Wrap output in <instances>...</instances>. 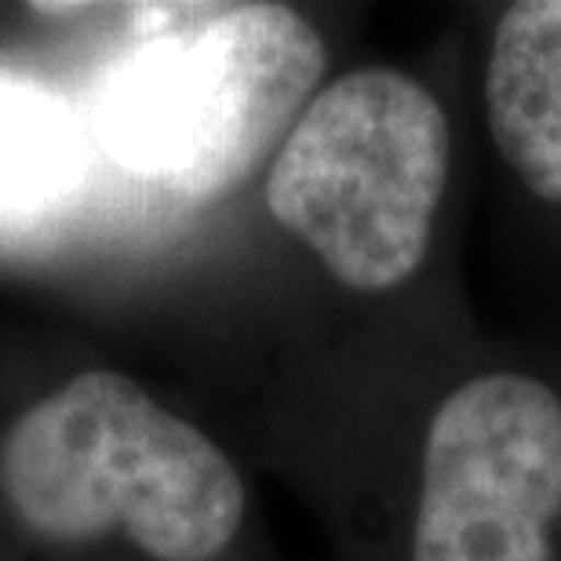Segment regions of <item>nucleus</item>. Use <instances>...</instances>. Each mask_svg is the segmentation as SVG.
Here are the masks:
<instances>
[{"mask_svg": "<svg viewBox=\"0 0 561 561\" xmlns=\"http://www.w3.org/2000/svg\"><path fill=\"white\" fill-rule=\"evenodd\" d=\"M92 92V128L131 183L175 208L233 194L288 136L324 73L299 11L252 0L131 4Z\"/></svg>", "mask_w": 561, "mask_h": 561, "instance_id": "obj_1", "label": "nucleus"}, {"mask_svg": "<svg viewBox=\"0 0 561 561\" xmlns=\"http://www.w3.org/2000/svg\"><path fill=\"white\" fill-rule=\"evenodd\" d=\"M0 492L30 533L84 543L110 529L157 561H208L244 518L227 453L128 376L92 368L11 423Z\"/></svg>", "mask_w": 561, "mask_h": 561, "instance_id": "obj_2", "label": "nucleus"}, {"mask_svg": "<svg viewBox=\"0 0 561 561\" xmlns=\"http://www.w3.org/2000/svg\"><path fill=\"white\" fill-rule=\"evenodd\" d=\"M448 179V117L416 77L368 66L313 95L266 175V208L340 285L420 271Z\"/></svg>", "mask_w": 561, "mask_h": 561, "instance_id": "obj_3", "label": "nucleus"}, {"mask_svg": "<svg viewBox=\"0 0 561 561\" xmlns=\"http://www.w3.org/2000/svg\"><path fill=\"white\" fill-rule=\"evenodd\" d=\"M561 522V398L489 373L434 412L412 561H551Z\"/></svg>", "mask_w": 561, "mask_h": 561, "instance_id": "obj_4", "label": "nucleus"}, {"mask_svg": "<svg viewBox=\"0 0 561 561\" xmlns=\"http://www.w3.org/2000/svg\"><path fill=\"white\" fill-rule=\"evenodd\" d=\"M485 114L503 161L536 197L561 205V0H522L500 19Z\"/></svg>", "mask_w": 561, "mask_h": 561, "instance_id": "obj_5", "label": "nucleus"}, {"mask_svg": "<svg viewBox=\"0 0 561 561\" xmlns=\"http://www.w3.org/2000/svg\"><path fill=\"white\" fill-rule=\"evenodd\" d=\"M77 175L73 117L37 84L0 77V219L59 205Z\"/></svg>", "mask_w": 561, "mask_h": 561, "instance_id": "obj_6", "label": "nucleus"}]
</instances>
